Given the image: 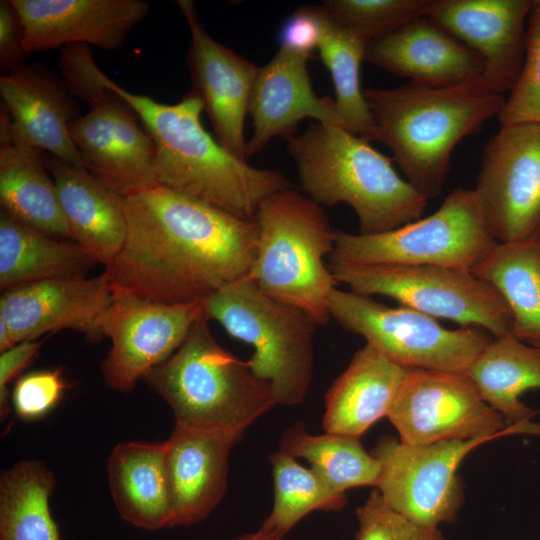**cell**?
<instances>
[{"mask_svg": "<svg viewBox=\"0 0 540 540\" xmlns=\"http://www.w3.org/2000/svg\"><path fill=\"white\" fill-rule=\"evenodd\" d=\"M124 206L126 238L104 270L113 283L155 302L187 304L249 275L255 219L160 184L125 197Z\"/></svg>", "mask_w": 540, "mask_h": 540, "instance_id": "1", "label": "cell"}, {"mask_svg": "<svg viewBox=\"0 0 540 540\" xmlns=\"http://www.w3.org/2000/svg\"><path fill=\"white\" fill-rule=\"evenodd\" d=\"M108 86L133 107L151 137L158 184L249 220L267 197L292 188L282 173L251 166L212 137L201 123L203 102L192 90L170 105L111 79Z\"/></svg>", "mask_w": 540, "mask_h": 540, "instance_id": "2", "label": "cell"}, {"mask_svg": "<svg viewBox=\"0 0 540 540\" xmlns=\"http://www.w3.org/2000/svg\"><path fill=\"white\" fill-rule=\"evenodd\" d=\"M372 140L387 145L407 181L427 200L439 196L458 142L499 114L505 97L480 79L454 87L415 83L364 91Z\"/></svg>", "mask_w": 540, "mask_h": 540, "instance_id": "3", "label": "cell"}, {"mask_svg": "<svg viewBox=\"0 0 540 540\" xmlns=\"http://www.w3.org/2000/svg\"><path fill=\"white\" fill-rule=\"evenodd\" d=\"M302 189L320 206L355 212L361 234L387 232L421 218L427 199L392 160L342 126L314 123L287 140Z\"/></svg>", "mask_w": 540, "mask_h": 540, "instance_id": "4", "label": "cell"}, {"mask_svg": "<svg viewBox=\"0 0 540 540\" xmlns=\"http://www.w3.org/2000/svg\"><path fill=\"white\" fill-rule=\"evenodd\" d=\"M204 313L180 347L142 381L170 407L175 425L221 429L243 437L278 404L271 385L220 346Z\"/></svg>", "mask_w": 540, "mask_h": 540, "instance_id": "5", "label": "cell"}, {"mask_svg": "<svg viewBox=\"0 0 540 540\" xmlns=\"http://www.w3.org/2000/svg\"><path fill=\"white\" fill-rule=\"evenodd\" d=\"M255 221L258 242L249 276L266 294L325 325L338 282L325 265V257L334 250L336 230L322 206L291 188L267 197Z\"/></svg>", "mask_w": 540, "mask_h": 540, "instance_id": "6", "label": "cell"}, {"mask_svg": "<svg viewBox=\"0 0 540 540\" xmlns=\"http://www.w3.org/2000/svg\"><path fill=\"white\" fill-rule=\"evenodd\" d=\"M209 320L253 348L247 363L268 382L279 405H299L313 373V341L318 323L306 311L263 292L247 275L203 301Z\"/></svg>", "mask_w": 540, "mask_h": 540, "instance_id": "7", "label": "cell"}, {"mask_svg": "<svg viewBox=\"0 0 540 540\" xmlns=\"http://www.w3.org/2000/svg\"><path fill=\"white\" fill-rule=\"evenodd\" d=\"M499 244L474 189L457 188L431 215L378 234L336 230L330 264L434 265L472 271Z\"/></svg>", "mask_w": 540, "mask_h": 540, "instance_id": "8", "label": "cell"}, {"mask_svg": "<svg viewBox=\"0 0 540 540\" xmlns=\"http://www.w3.org/2000/svg\"><path fill=\"white\" fill-rule=\"evenodd\" d=\"M339 283L363 295H383L435 319L479 327L494 338L512 334L513 320L500 293L469 270L434 265L330 264Z\"/></svg>", "mask_w": 540, "mask_h": 540, "instance_id": "9", "label": "cell"}, {"mask_svg": "<svg viewBox=\"0 0 540 540\" xmlns=\"http://www.w3.org/2000/svg\"><path fill=\"white\" fill-rule=\"evenodd\" d=\"M329 312L342 328L409 369L465 372L492 340L476 327L447 329L424 313L351 290L336 288Z\"/></svg>", "mask_w": 540, "mask_h": 540, "instance_id": "10", "label": "cell"}, {"mask_svg": "<svg viewBox=\"0 0 540 540\" xmlns=\"http://www.w3.org/2000/svg\"><path fill=\"white\" fill-rule=\"evenodd\" d=\"M387 417L400 441L410 445L540 435V425L533 422L508 425L465 372L412 369Z\"/></svg>", "mask_w": 540, "mask_h": 540, "instance_id": "11", "label": "cell"}, {"mask_svg": "<svg viewBox=\"0 0 540 540\" xmlns=\"http://www.w3.org/2000/svg\"><path fill=\"white\" fill-rule=\"evenodd\" d=\"M494 439L410 445L383 436L371 451L381 466L375 488L391 509L415 523L439 528L454 522L464 497L459 465L469 452Z\"/></svg>", "mask_w": 540, "mask_h": 540, "instance_id": "12", "label": "cell"}, {"mask_svg": "<svg viewBox=\"0 0 540 540\" xmlns=\"http://www.w3.org/2000/svg\"><path fill=\"white\" fill-rule=\"evenodd\" d=\"M499 243L540 231V124L504 125L488 142L474 189Z\"/></svg>", "mask_w": 540, "mask_h": 540, "instance_id": "13", "label": "cell"}, {"mask_svg": "<svg viewBox=\"0 0 540 540\" xmlns=\"http://www.w3.org/2000/svg\"><path fill=\"white\" fill-rule=\"evenodd\" d=\"M202 312L203 302H155L112 282L106 329L111 347L101 365L105 384L118 392L133 391L180 347Z\"/></svg>", "mask_w": 540, "mask_h": 540, "instance_id": "14", "label": "cell"}, {"mask_svg": "<svg viewBox=\"0 0 540 540\" xmlns=\"http://www.w3.org/2000/svg\"><path fill=\"white\" fill-rule=\"evenodd\" d=\"M112 305V280L104 271L87 278H59L3 291L0 320L12 346L63 329L97 342L106 337Z\"/></svg>", "mask_w": 540, "mask_h": 540, "instance_id": "15", "label": "cell"}, {"mask_svg": "<svg viewBox=\"0 0 540 540\" xmlns=\"http://www.w3.org/2000/svg\"><path fill=\"white\" fill-rule=\"evenodd\" d=\"M190 31L187 65L192 91L202 100L217 141L246 159L245 118L259 67L213 39L191 0H179Z\"/></svg>", "mask_w": 540, "mask_h": 540, "instance_id": "16", "label": "cell"}, {"mask_svg": "<svg viewBox=\"0 0 540 540\" xmlns=\"http://www.w3.org/2000/svg\"><path fill=\"white\" fill-rule=\"evenodd\" d=\"M139 122L137 112L117 94L69 128L84 167L124 198L158 184L154 143Z\"/></svg>", "mask_w": 540, "mask_h": 540, "instance_id": "17", "label": "cell"}, {"mask_svg": "<svg viewBox=\"0 0 540 540\" xmlns=\"http://www.w3.org/2000/svg\"><path fill=\"white\" fill-rule=\"evenodd\" d=\"M530 0H433L426 17L478 53L480 79L492 91H510L525 50Z\"/></svg>", "mask_w": 540, "mask_h": 540, "instance_id": "18", "label": "cell"}, {"mask_svg": "<svg viewBox=\"0 0 540 540\" xmlns=\"http://www.w3.org/2000/svg\"><path fill=\"white\" fill-rule=\"evenodd\" d=\"M24 32V47L34 51L68 44L116 50L150 12L142 0H11Z\"/></svg>", "mask_w": 540, "mask_h": 540, "instance_id": "19", "label": "cell"}, {"mask_svg": "<svg viewBox=\"0 0 540 540\" xmlns=\"http://www.w3.org/2000/svg\"><path fill=\"white\" fill-rule=\"evenodd\" d=\"M0 96L12 118L11 142L84 167L69 132L82 116L80 105L60 75L41 63H24L0 77Z\"/></svg>", "mask_w": 540, "mask_h": 540, "instance_id": "20", "label": "cell"}, {"mask_svg": "<svg viewBox=\"0 0 540 540\" xmlns=\"http://www.w3.org/2000/svg\"><path fill=\"white\" fill-rule=\"evenodd\" d=\"M309 59L310 56L279 48L268 63L259 67L249 102L252 135L247 140V160L275 137L286 141L294 137L299 122L305 118L342 126L335 100L317 96L312 88Z\"/></svg>", "mask_w": 540, "mask_h": 540, "instance_id": "21", "label": "cell"}, {"mask_svg": "<svg viewBox=\"0 0 540 540\" xmlns=\"http://www.w3.org/2000/svg\"><path fill=\"white\" fill-rule=\"evenodd\" d=\"M241 438L221 429L174 426L164 442L170 528L193 525L214 511L227 489L230 452Z\"/></svg>", "mask_w": 540, "mask_h": 540, "instance_id": "22", "label": "cell"}, {"mask_svg": "<svg viewBox=\"0 0 540 540\" xmlns=\"http://www.w3.org/2000/svg\"><path fill=\"white\" fill-rule=\"evenodd\" d=\"M364 60L412 83L454 87L482 76V57L426 16L370 41Z\"/></svg>", "mask_w": 540, "mask_h": 540, "instance_id": "23", "label": "cell"}, {"mask_svg": "<svg viewBox=\"0 0 540 540\" xmlns=\"http://www.w3.org/2000/svg\"><path fill=\"white\" fill-rule=\"evenodd\" d=\"M44 160L56 184L72 241L107 267L126 238L124 197L85 167L49 153L44 155Z\"/></svg>", "mask_w": 540, "mask_h": 540, "instance_id": "24", "label": "cell"}, {"mask_svg": "<svg viewBox=\"0 0 540 540\" xmlns=\"http://www.w3.org/2000/svg\"><path fill=\"white\" fill-rule=\"evenodd\" d=\"M411 370L369 344L359 349L325 395V432L360 438L388 416Z\"/></svg>", "mask_w": 540, "mask_h": 540, "instance_id": "25", "label": "cell"}, {"mask_svg": "<svg viewBox=\"0 0 540 540\" xmlns=\"http://www.w3.org/2000/svg\"><path fill=\"white\" fill-rule=\"evenodd\" d=\"M107 479L122 519L147 531L170 528L172 508L164 442L117 444L107 460Z\"/></svg>", "mask_w": 540, "mask_h": 540, "instance_id": "26", "label": "cell"}, {"mask_svg": "<svg viewBox=\"0 0 540 540\" xmlns=\"http://www.w3.org/2000/svg\"><path fill=\"white\" fill-rule=\"evenodd\" d=\"M97 261L78 243L0 213V288L86 276Z\"/></svg>", "mask_w": 540, "mask_h": 540, "instance_id": "27", "label": "cell"}, {"mask_svg": "<svg viewBox=\"0 0 540 540\" xmlns=\"http://www.w3.org/2000/svg\"><path fill=\"white\" fill-rule=\"evenodd\" d=\"M44 155L42 150L27 144H0L1 208L35 229L72 241Z\"/></svg>", "mask_w": 540, "mask_h": 540, "instance_id": "28", "label": "cell"}, {"mask_svg": "<svg viewBox=\"0 0 540 540\" xmlns=\"http://www.w3.org/2000/svg\"><path fill=\"white\" fill-rule=\"evenodd\" d=\"M465 373L482 399L508 425L531 422L535 412L521 401V396L540 388V348L513 334L495 338Z\"/></svg>", "mask_w": 540, "mask_h": 540, "instance_id": "29", "label": "cell"}, {"mask_svg": "<svg viewBox=\"0 0 540 540\" xmlns=\"http://www.w3.org/2000/svg\"><path fill=\"white\" fill-rule=\"evenodd\" d=\"M471 272L507 303L512 334L540 346V231L525 240L499 243Z\"/></svg>", "mask_w": 540, "mask_h": 540, "instance_id": "30", "label": "cell"}, {"mask_svg": "<svg viewBox=\"0 0 540 540\" xmlns=\"http://www.w3.org/2000/svg\"><path fill=\"white\" fill-rule=\"evenodd\" d=\"M53 472L43 462L21 460L0 477V540H61L49 499Z\"/></svg>", "mask_w": 540, "mask_h": 540, "instance_id": "31", "label": "cell"}, {"mask_svg": "<svg viewBox=\"0 0 540 540\" xmlns=\"http://www.w3.org/2000/svg\"><path fill=\"white\" fill-rule=\"evenodd\" d=\"M279 450L305 459L325 483L342 494L351 488L376 487L381 472L380 462L365 451L360 438L327 432L313 435L303 422L284 430Z\"/></svg>", "mask_w": 540, "mask_h": 540, "instance_id": "32", "label": "cell"}, {"mask_svg": "<svg viewBox=\"0 0 540 540\" xmlns=\"http://www.w3.org/2000/svg\"><path fill=\"white\" fill-rule=\"evenodd\" d=\"M317 10L321 23L317 48L331 75L342 126L371 141L373 120L360 82V67L368 42L340 25L321 5Z\"/></svg>", "mask_w": 540, "mask_h": 540, "instance_id": "33", "label": "cell"}, {"mask_svg": "<svg viewBox=\"0 0 540 540\" xmlns=\"http://www.w3.org/2000/svg\"><path fill=\"white\" fill-rule=\"evenodd\" d=\"M272 467L274 502L263 526L284 538L313 511H339L346 505V494L338 493L312 469L278 450L269 455Z\"/></svg>", "mask_w": 540, "mask_h": 540, "instance_id": "34", "label": "cell"}, {"mask_svg": "<svg viewBox=\"0 0 540 540\" xmlns=\"http://www.w3.org/2000/svg\"><path fill=\"white\" fill-rule=\"evenodd\" d=\"M433 0H325L321 6L340 25L366 42L425 16Z\"/></svg>", "mask_w": 540, "mask_h": 540, "instance_id": "35", "label": "cell"}, {"mask_svg": "<svg viewBox=\"0 0 540 540\" xmlns=\"http://www.w3.org/2000/svg\"><path fill=\"white\" fill-rule=\"evenodd\" d=\"M498 118L502 126L540 124V0L532 2L523 63Z\"/></svg>", "mask_w": 540, "mask_h": 540, "instance_id": "36", "label": "cell"}, {"mask_svg": "<svg viewBox=\"0 0 540 540\" xmlns=\"http://www.w3.org/2000/svg\"><path fill=\"white\" fill-rule=\"evenodd\" d=\"M355 540H444L439 528L420 525L391 509L377 489L356 510Z\"/></svg>", "mask_w": 540, "mask_h": 540, "instance_id": "37", "label": "cell"}, {"mask_svg": "<svg viewBox=\"0 0 540 540\" xmlns=\"http://www.w3.org/2000/svg\"><path fill=\"white\" fill-rule=\"evenodd\" d=\"M58 65L60 76L70 92L89 108L117 96L108 86L110 78L97 66L88 45L74 43L61 47Z\"/></svg>", "mask_w": 540, "mask_h": 540, "instance_id": "38", "label": "cell"}, {"mask_svg": "<svg viewBox=\"0 0 540 540\" xmlns=\"http://www.w3.org/2000/svg\"><path fill=\"white\" fill-rule=\"evenodd\" d=\"M67 388L60 367L30 372L15 382L11 407L22 420H38L56 407Z\"/></svg>", "mask_w": 540, "mask_h": 540, "instance_id": "39", "label": "cell"}, {"mask_svg": "<svg viewBox=\"0 0 540 540\" xmlns=\"http://www.w3.org/2000/svg\"><path fill=\"white\" fill-rule=\"evenodd\" d=\"M321 23L317 6L297 9L283 23L278 36L280 48L311 56L318 47Z\"/></svg>", "mask_w": 540, "mask_h": 540, "instance_id": "40", "label": "cell"}, {"mask_svg": "<svg viewBox=\"0 0 540 540\" xmlns=\"http://www.w3.org/2000/svg\"><path fill=\"white\" fill-rule=\"evenodd\" d=\"M24 32L11 0L0 1V72L7 75L25 63Z\"/></svg>", "mask_w": 540, "mask_h": 540, "instance_id": "41", "label": "cell"}, {"mask_svg": "<svg viewBox=\"0 0 540 540\" xmlns=\"http://www.w3.org/2000/svg\"><path fill=\"white\" fill-rule=\"evenodd\" d=\"M42 340L19 342L0 354V414L6 418L11 412V392L8 385L17 378L38 353Z\"/></svg>", "mask_w": 540, "mask_h": 540, "instance_id": "42", "label": "cell"}, {"mask_svg": "<svg viewBox=\"0 0 540 540\" xmlns=\"http://www.w3.org/2000/svg\"><path fill=\"white\" fill-rule=\"evenodd\" d=\"M284 538L278 536L265 526L261 525L257 530L243 534L234 540H283Z\"/></svg>", "mask_w": 540, "mask_h": 540, "instance_id": "43", "label": "cell"}, {"mask_svg": "<svg viewBox=\"0 0 540 540\" xmlns=\"http://www.w3.org/2000/svg\"><path fill=\"white\" fill-rule=\"evenodd\" d=\"M536 347L540 348V346H536Z\"/></svg>", "mask_w": 540, "mask_h": 540, "instance_id": "44", "label": "cell"}]
</instances>
